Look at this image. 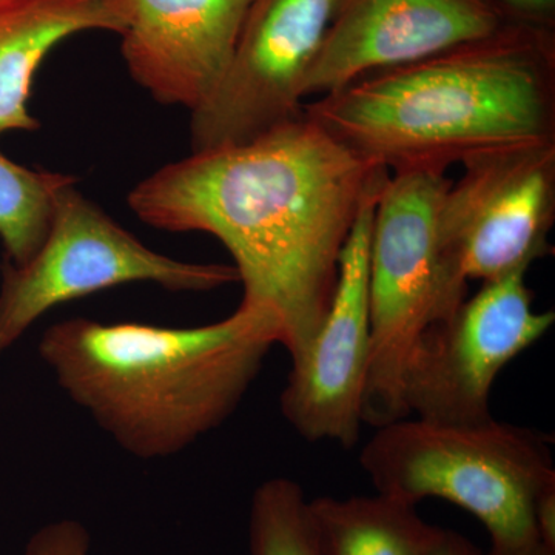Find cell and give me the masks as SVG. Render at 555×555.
I'll return each instance as SVG.
<instances>
[{"instance_id":"1","label":"cell","mask_w":555,"mask_h":555,"mask_svg":"<svg viewBox=\"0 0 555 555\" xmlns=\"http://www.w3.org/2000/svg\"><path fill=\"white\" fill-rule=\"evenodd\" d=\"M389 177L302 108L251 141L160 167L127 204L150 228L217 238L243 284L240 305L275 317L280 346L294 361L326 317L361 207Z\"/></svg>"},{"instance_id":"2","label":"cell","mask_w":555,"mask_h":555,"mask_svg":"<svg viewBox=\"0 0 555 555\" xmlns=\"http://www.w3.org/2000/svg\"><path fill=\"white\" fill-rule=\"evenodd\" d=\"M305 113L390 175L444 173L485 153L555 142V33L506 25L361 76Z\"/></svg>"},{"instance_id":"3","label":"cell","mask_w":555,"mask_h":555,"mask_svg":"<svg viewBox=\"0 0 555 555\" xmlns=\"http://www.w3.org/2000/svg\"><path fill=\"white\" fill-rule=\"evenodd\" d=\"M275 345V317L240 305L193 327L68 318L43 332L38 352L69 400L124 452L159 460L224 425Z\"/></svg>"},{"instance_id":"4","label":"cell","mask_w":555,"mask_h":555,"mask_svg":"<svg viewBox=\"0 0 555 555\" xmlns=\"http://www.w3.org/2000/svg\"><path fill=\"white\" fill-rule=\"evenodd\" d=\"M375 491L418 505L447 500L485 526L491 551L529 553L542 545L535 505L555 486L547 437L494 416L447 425L408 416L377 427L360 455Z\"/></svg>"},{"instance_id":"5","label":"cell","mask_w":555,"mask_h":555,"mask_svg":"<svg viewBox=\"0 0 555 555\" xmlns=\"http://www.w3.org/2000/svg\"><path fill=\"white\" fill-rule=\"evenodd\" d=\"M451 179L437 171L392 173L379 192L369 248L371 358L363 423L408 418L403 383L423 334L462 302L449 287L438 214Z\"/></svg>"},{"instance_id":"6","label":"cell","mask_w":555,"mask_h":555,"mask_svg":"<svg viewBox=\"0 0 555 555\" xmlns=\"http://www.w3.org/2000/svg\"><path fill=\"white\" fill-rule=\"evenodd\" d=\"M76 182L57 192L38 251L21 266L2 262L0 356L51 309L107 288L152 283L170 292H210L240 283L232 264L181 261L145 246Z\"/></svg>"},{"instance_id":"7","label":"cell","mask_w":555,"mask_h":555,"mask_svg":"<svg viewBox=\"0 0 555 555\" xmlns=\"http://www.w3.org/2000/svg\"><path fill=\"white\" fill-rule=\"evenodd\" d=\"M462 166L438 214L441 261L460 302L469 281L529 270L553 251L555 142L496 150Z\"/></svg>"},{"instance_id":"8","label":"cell","mask_w":555,"mask_h":555,"mask_svg":"<svg viewBox=\"0 0 555 555\" xmlns=\"http://www.w3.org/2000/svg\"><path fill=\"white\" fill-rule=\"evenodd\" d=\"M528 269L483 281L447 320L433 324L412 352L404 374L409 416L447 425L492 418L496 377L553 327V310L537 312Z\"/></svg>"},{"instance_id":"9","label":"cell","mask_w":555,"mask_h":555,"mask_svg":"<svg viewBox=\"0 0 555 555\" xmlns=\"http://www.w3.org/2000/svg\"><path fill=\"white\" fill-rule=\"evenodd\" d=\"M338 0H251L217 93L190 118L192 152L243 144L298 118Z\"/></svg>"},{"instance_id":"10","label":"cell","mask_w":555,"mask_h":555,"mask_svg":"<svg viewBox=\"0 0 555 555\" xmlns=\"http://www.w3.org/2000/svg\"><path fill=\"white\" fill-rule=\"evenodd\" d=\"M379 192L361 207L339 257L337 287L326 317L305 353L292 361L281 392L284 420L312 443L334 441L353 448L364 425L371 358L369 248Z\"/></svg>"},{"instance_id":"11","label":"cell","mask_w":555,"mask_h":555,"mask_svg":"<svg viewBox=\"0 0 555 555\" xmlns=\"http://www.w3.org/2000/svg\"><path fill=\"white\" fill-rule=\"evenodd\" d=\"M506 27L489 0H338L305 96L332 93Z\"/></svg>"},{"instance_id":"12","label":"cell","mask_w":555,"mask_h":555,"mask_svg":"<svg viewBox=\"0 0 555 555\" xmlns=\"http://www.w3.org/2000/svg\"><path fill=\"white\" fill-rule=\"evenodd\" d=\"M120 54L153 100L190 115L217 93L251 0H122Z\"/></svg>"},{"instance_id":"13","label":"cell","mask_w":555,"mask_h":555,"mask_svg":"<svg viewBox=\"0 0 555 555\" xmlns=\"http://www.w3.org/2000/svg\"><path fill=\"white\" fill-rule=\"evenodd\" d=\"M124 28L122 0H0V137L39 129L33 80L51 51L82 33Z\"/></svg>"},{"instance_id":"14","label":"cell","mask_w":555,"mask_h":555,"mask_svg":"<svg viewBox=\"0 0 555 555\" xmlns=\"http://www.w3.org/2000/svg\"><path fill=\"white\" fill-rule=\"evenodd\" d=\"M321 555H425L441 529L393 496L309 500Z\"/></svg>"},{"instance_id":"15","label":"cell","mask_w":555,"mask_h":555,"mask_svg":"<svg viewBox=\"0 0 555 555\" xmlns=\"http://www.w3.org/2000/svg\"><path fill=\"white\" fill-rule=\"evenodd\" d=\"M73 175L30 169L0 153V243L3 261L21 266L38 251L53 217L57 192Z\"/></svg>"},{"instance_id":"16","label":"cell","mask_w":555,"mask_h":555,"mask_svg":"<svg viewBox=\"0 0 555 555\" xmlns=\"http://www.w3.org/2000/svg\"><path fill=\"white\" fill-rule=\"evenodd\" d=\"M250 555H321L310 518L309 500L291 478L262 481L248 516Z\"/></svg>"},{"instance_id":"17","label":"cell","mask_w":555,"mask_h":555,"mask_svg":"<svg viewBox=\"0 0 555 555\" xmlns=\"http://www.w3.org/2000/svg\"><path fill=\"white\" fill-rule=\"evenodd\" d=\"M90 535L76 520L53 521L31 535L22 555H89Z\"/></svg>"},{"instance_id":"18","label":"cell","mask_w":555,"mask_h":555,"mask_svg":"<svg viewBox=\"0 0 555 555\" xmlns=\"http://www.w3.org/2000/svg\"><path fill=\"white\" fill-rule=\"evenodd\" d=\"M506 25L555 33V0H489Z\"/></svg>"},{"instance_id":"19","label":"cell","mask_w":555,"mask_h":555,"mask_svg":"<svg viewBox=\"0 0 555 555\" xmlns=\"http://www.w3.org/2000/svg\"><path fill=\"white\" fill-rule=\"evenodd\" d=\"M425 555H485L469 539L451 529H441Z\"/></svg>"},{"instance_id":"20","label":"cell","mask_w":555,"mask_h":555,"mask_svg":"<svg viewBox=\"0 0 555 555\" xmlns=\"http://www.w3.org/2000/svg\"><path fill=\"white\" fill-rule=\"evenodd\" d=\"M485 555H499V554H485ZM517 555H555V550H550L545 545L537 546L535 550L529 551V553L517 554Z\"/></svg>"}]
</instances>
